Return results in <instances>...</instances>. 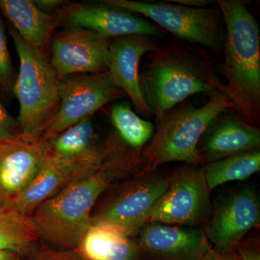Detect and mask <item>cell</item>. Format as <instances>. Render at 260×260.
I'll return each mask as SVG.
<instances>
[{
  "label": "cell",
  "instance_id": "3",
  "mask_svg": "<svg viewBox=\"0 0 260 260\" xmlns=\"http://www.w3.org/2000/svg\"><path fill=\"white\" fill-rule=\"evenodd\" d=\"M228 110H234V106L221 90L200 107L188 100L181 103L158 122L153 138L139 154L140 162L148 172L170 162L200 165V140L211 121Z\"/></svg>",
  "mask_w": 260,
  "mask_h": 260
},
{
  "label": "cell",
  "instance_id": "24",
  "mask_svg": "<svg viewBox=\"0 0 260 260\" xmlns=\"http://www.w3.org/2000/svg\"><path fill=\"white\" fill-rule=\"evenodd\" d=\"M16 77L7 44L4 23L0 17V89L7 93H13Z\"/></svg>",
  "mask_w": 260,
  "mask_h": 260
},
{
  "label": "cell",
  "instance_id": "7",
  "mask_svg": "<svg viewBox=\"0 0 260 260\" xmlns=\"http://www.w3.org/2000/svg\"><path fill=\"white\" fill-rule=\"evenodd\" d=\"M170 178L142 176L114 191L92 213L91 224L115 228L128 236L145 224L169 186Z\"/></svg>",
  "mask_w": 260,
  "mask_h": 260
},
{
  "label": "cell",
  "instance_id": "22",
  "mask_svg": "<svg viewBox=\"0 0 260 260\" xmlns=\"http://www.w3.org/2000/svg\"><path fill=\"white\" fill-rule=\"evenodd\" d=\"M210 190L229 181L245 180L260 170V149L207 164L203 169Z\"/></svg>",
  "mask_w": 260,
  "mask_h": 260
},
{
  "label": "cell",
  "instance_id": "17",
  "mask_svg": "<svg viewBox=\"0 0 260 260\" xmlns=\"http://www.w3.org/2000/svg\"><path fill=\"white\" fill-rule=\"evenodd\" d=\"M260 148V131L235 111L217 116L205 130L198 144L203 164H210L236 154Z\"/></svg>",
  "mask_w": 260,
  "mask_h": 260
},
{
  "label": "cell",
  "instance_id": "27",
  "mask_svg": "<svg viewBox=\"0 0 260 260\" xmlns=\"http://www.w3.org/2000/svg\"><path fill=\"white\" fill-rule=\"evenodd\" d=\"M34 3L39 9L48 14L56 10H60L65 4V1L61 0H34Z\"/></svg>",
  "mask_w": 260,
  "mask_h": 260
},
{
  "label": "cell",
  "instance_id": "26",
  "mask_svg": "<svg viewBox=\"0 0 260 260\" xmlns=\"http://www.w3.org/2000/svg\"><path fill=\"white\" fill-rule=\"evenodd\" d=\"M20 135L18 120H15L0 102V141L13 139Z\"/></svg>",
  "mask_w": 260,
  "mask_h": 260
},
{
  "label": "cell",
  "instance_id": "9",
  "mask_svg": "<svg viewBox=\"0 0 260 260\" xmlns=\"http://www.w3.org/2000/svg\"><path fill=\"white\" fill-rule=\"evenodd\" d=\"M170 178L169 186L148 223L195 227L210 209V190L203 169L189 165Z\"/></svg>",
  "mask_w": 260,
  "mask_h": 260
},
{
  "label": "cell",
  "instance_id": "1",
  "mask_svg": "<svg viewBox=\"0 0 260 260\" xmlns=\"http://www.w3.org/2000/svg\"><path fill=\"white\" fill-rule=\"evenodd\" d=\"M145 56L140 86L157 123L191 95H211L223 86L218 68L199 46L174 37Z\"/></svg>",
  "mask_w": 260,
  "mask_h": 260
},
{
  "label": "cell",
  "instance_id": "6",
  "mask_svg": "<svg viewBox=\"0 0 260 260\" xmlns=\"http://www.w3.org/2000/svg\"><path fill=\"white\" fill-rule=\"evenodd\" d=\"M107 4L143 15L174 38L209 49L220 55L225 30L220 8H189L166 0L143 2L103 0Z\"/></svg>",
  "mask_w": 260,
  "mask_h": 260
},
{
  "label": "cell",
  "instance_id": "2",
  "mask_svg": "<svg viewBox=\"0 0 260 260\" xmlns=\"http://www.w3.org/2000/svg\"><path fill=\"white\" fill-rule=\"evenodd\" d=\"M223 15V77L220 90L230 99L234 110L246 122H260L259 27L242 0H217Z\"/></svg>",
  "mask_w": 260,
  "mask_h": 260
},
{
  "label": "cell",
  "instance_id": "31",
  "mask_svg": "<svg viewBox=\"0 0 260 260\" xmlns=\"http://www.w3.org/2000/svg\"><path fill=\"white\" fill-rule=\"evenodd\" d=\"M26 258L11 251L0 250V260H26Z\"/></svg>",
  "mask_w": 260,
  "mask_h": 260
},
{
  "label": "cell",
  "instance_id": "20",
  "mask_svg": "<svg viewBox=\"0 0 260 260\" xmlns=\"http://www.w3.org/2000/svg\"><path fill=\"white\" fill-rule=\"evenodd\" d=\"M85 260H141L138 244L115 228L91 224L77 249Z\"/></svg>",
  "mask_w": 260,
  "mask_h": 260
},
{
  "label": "cell",
  "instance_id": "14",
  "mask_svg": "<svg viewBox=\"0 0 260 260\" xmlns=\"http://www.w3.org/2000/svg\"><path fill=\"white\" fill-rule=\"evenodd\" d=\"M138 245L150 260H200L213 247L199 229L159 223L140 229Z\"/></svg>",
  "mask_w": 260,
  "mask_h": 260
},
{
  "label": "cell",
  "instance_id": "23",
  "mask_svg": "<svg viewBox=\"0 0 260 260\" xmlns=\"http://www.w3.org/2000/svg\"><path fill=\"white\" fill-rule=\"evenodd\" d=\"M110 118L119 139L130 148H143L153 138V124L133 112L128 103L116 104L111 109Z\"/></svg>",
  "mask_w": 260,
  "mask_h": 260
},
{
  "label": "cell",
  "instance_id": "30",
  "mask_svg": "<svg viewBox=\"0 0 260 260\" xmlns=\"http://www.w3.org/2000/svg\"><path fill=\"white\" fill-rule=\"evenodd\" d=\"M170 3L175 4L183 5V6L189 7V8H206L211 4L209 0H168Z\"/></svg>",
  "mask_w": 260,
  "mask_h": 260
},
{
  "label": "cell",
  "instance_id": "13",
  "mask_svg": "<svg viewBox=\"0 0 260 260\" xmlns=\"http://www.w3.org/2000/svg\"><path fill=\"white\" fill-rule=\"evenodd\" d=\"M259 194L251 188H245L221 202L207 225L205 235L214 249L232 251L246 233L259 225Z\"/></svg>",
  "mask_w": 260,
  "mask_h": 260
},
{
  "label": "cell",
  "instance_id": "28",
  "mask_svg": "<svg viewBox=\"0 0 260 260\" xmlns=\"http://www.w3.org/2000/svg\"><path fill=\"white\" fill-rule=\"evenodd\" d=\"M200 260H235V251H221L212 247Z\"/></svg>",
  "mask_w": 260,
  "mask_h": 260
},
{
  "label": "cell",
  "instance_id": "4",
  "mask_svg": "<svg viewBox=\"0 0 260 260\" xmlns=\"http://www.w3.org/2000/svg\"><path fill=\"white\" fill-rule=\"evenodd\" d=\"M112 172L98 171L38 205L30 217L41 239L56 249H78L90 226L94 205L110 185Z\"/></svg>",
  "mask_w": 260,
  "mask_h": 260
},
{
  "label": "cell",
  "instance_id": "19",
  "mask_svg": "<svg viewBox=\"0 0 260 260\" xmlns=\"http://www.w3.org/2000/svg\"><path fill=\"white\" fill-rule=\"evenodd\" d=\"M116 141L113 138L104 143H99L90 116L42 142L45 158L61 161H80L105 156Z\"/></svg>",
  "mask_w": 260,
  "mask_h": 260
},
{
  "label": "cell",
  "instance_id": "10",
  "mask_svg": "<svg viewBox=\"0 0 260 260\" xmlns=\"http://www.w3.org/2000/svg\"><path fill=\"white\" fill-rule=\"evenodd\" d=\"M111 40L93 30L68 27L53 36L49 63L59 80L72 75L105 73Z\"/></svg>",
  "mask_w": 260,
  "mask_h": 260
},
{
  "label": "cell",
  "instance_id": "18",
  "mask_svg": "<svg viewBox=\"0 0 260 260\" xmlns=\"http://www.w3.org/2000/svg\"><path fill=\"white\" fill-rule=\"evenodd\" d=\"M0 10L29 47L49 61L51 39L60 24L59 12L48 14L30 0H0Z\"/></svg>",
  "mask_w": 260,
  "mask_h": 260
},
{
  "label": "cell",
  "instance_id": "25",
  "mask_svg": "<svg viewBox=\"0 0 260 260\" xmlns=\"http://www.w3.org/2000/svg\"><path fill=\"white\" fill-rule=\"evenodd\" d=\"M26 260H85L77 249H54L47 245H39Z\"/></svg>",
  "mask_w": 260,
  "mask_h": 260
},
{
  "label": "cell",
  "instance_id": "12",
  "mask_svg": "<svg viewBox=\"0 0 260 260\" xmlns=\"http://www.w3.org/2000/svg\"><path fill=\"white\" fill-rule=\"evenodd\" d=\"M114 153L102 158L80 161H61L44 157L37 175L28 187L9 205L30 216L43 202L60 192L75 181L112 166Z\"/></svg>",
  "mask_w": 260,
  "mask_h": 260
},
{
  "label": "cell",
  "instance_id": "11",
  "mask_svg": "<svg viewBox=\"0 0 260 260\" xmlns=\"http://www.w3.org/2000/svg\"><path fill=\"white\" fill-rule=\"evenodd\" d=\"M60 23L69 27L88 29L109 39L130 35L164 37L162 29L140 15L107 4H69L59 11Z\"/></svg>",
  "mask_w": 260,
  "mask_h": 260
},
{
  "label": "cell",
  "instance_id": "8",
  "mask_svg": "<svg viewBox=\"0 0 260 260\" xmlns=\"http://www.w3.org/2000/svg\"><path fill=\"white\" fill-rule=\"evenodd\" d=\"M59 107L44 132L42 141L52 138L99 109L125 96L109 73L72 75L59 80Z\"/></svg>",
  "mask_w": 260,
  "mask_h": 260
},
{
  "label": "cell",
  "instance_id": "21",
  "mask_svg": "<svg viewBox=\"0 0 260 260\" xmlns=\"http://www.w3.org/2000/svg\"><path fill=\"white\" fill-rule=\"evenodd\" d=\"M40 240L39 231L29 215L0 205V250L16 253L28 259Z\"/></svg>",
  "mask_w": 260,
  "mask_h": 260
},
{
  "label": "cell",
  "instance_id": "29",
  "mask_svg": "<svg viewBox=\"0 0 260 260\" xmlns=\"http://www.w3.org/2000/svg\"><path fill=\"white\" fill-rule=\"evenodd\" d=\"M235 251V260H260L259 251L247 247H239Z\"/></svg>",
  "mask_w": 260,
  "mask_h": 260
},
{
  "label": "cell",
  "instance_id": "5",
  "mask_svg": "<svg viewBox=\"0 0 260 260\" xmlns=\"http://www.w3.org/2000/svg\"><path fill=\"white\" fill-rule=\"evenodd\" d=\"M9 34L20 59L13 93L18 99L20 135L42 141L59 107V78L49 61L38 54L9 24Z\"/></svg>",
  "mask_w": 260,
  "mask_h": 260
},
{
  "label": "cell",
  "instance_id": "15",
  "mask_svg": "<svg viewBox=\"0 0 260 260\" xmlns=\"http://www.w3.org/2000/svg\"><path fill=\"white\" fill-rule=\"evenodd\" d=\"M159 47L154 37L130 35L114 38L109 49L108 73L116 86L129 98L140 114L152 116L140 86V62L142 56Z\"/></svg>",
  "mask_w": 260,
  "mask_h": 260
},
{
  "label": "cell",
  "instance_id": "16",
  "mask_svg": "<svg viewBox=\"0 0 260 260\" xmlns=\"http://www.w3.org/2000/svg\"><path fill=\"white\" fill-rule=\"evenodd\" d=\"M44 160L41 140L19 135L0 141V205L9 206L28 187Z\"/></svg>",
  "mask_w": 260,
  "mask_h": 260
}]
</instances>
